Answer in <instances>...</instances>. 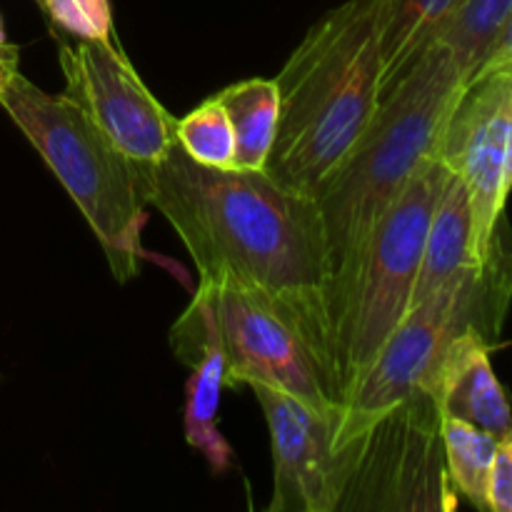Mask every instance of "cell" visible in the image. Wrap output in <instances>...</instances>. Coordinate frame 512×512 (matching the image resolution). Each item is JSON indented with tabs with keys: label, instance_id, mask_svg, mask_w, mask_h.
Here are the masks:
<instances>
[{
	"label": "cell",
	"instance_id": "obj_1",
	"mask_svg": "<svg viewBox=\"0 0 512 512\" xmlns=\"http://www.w3.org/2000/svg\"><path fill=\"white\" fill-rule=\"evenodd\" d=\"M145 178L148 203L185 245L198 280H230L273 305L328 375L333 268L318 200L268 173L195 163L178 143Z\"/></svg>",
	"mask_w": 512,
	"mask_h": 512
},
{
	"label": "cell",
	"instance_id": "obj_2",
	"mask_svg": "<svg viewBox=\"0 0 512 512\" xmlns=\"http://www.w3.org/2000/svg\"><path fill=\"white\" fill-rule=\"evenodd\" d=\"M385 8L345 0L328 10L275 75L280 123L265 173L283 188L315 198L373 120Z\"/></svg>",
	"mask_w": 512,
	"mask_h": 512
},
{
	"label": "cell",
	"instance_id": "obj_3",
	"mask_svg": "<svg viewBox=\"0 0 512 512\" xmlns=\"http://www.w3.org/2000/svg\"><path fill=\"white\" fill-rule=\"evenodd\" d=\"M468 78L443 43H433L375 108L365 133L315 195L330 250V285L348 270L365 235L420 165L438 158L440 138Z\"/></svg>",
	"mask_w": 512,
	"mask_h": 512
},
{
	"label": "cell",
	"instance_id": "obj_4",
	"mask_svg": "<svg viewBox=\"0 0 512 512\" xmlns=\"http://www.w3.org/2000/svg\"><path fill=\"white\" fill-rule=\"evenodd\" d=\"M450 170L430 158L383 210L328 293V380L338 410L413 308L425 235Z\"/></svg>",
	"mask_w": 512,
	"mask_h": 512
},
{
	"label": "cell",
	"instance_id": "obj_5",
	"mask_svg": "<svg viewBox=\"0 0 512 512\" xmlns=\"http://www.w3.org/2000/svg\"><path fill=\"white\" fill-rule=\"evenodd\" d=\"M0 108L78 205L115 280L135 278L150 208L148 165L130 160L73 98L45 93L20 70L0 88Z\"/></svg>",
	"mask_w": 512,
	"mask_h": 512
},
{
	"label": "cell",
	"instance_id": "obj_6",
	"mask_svg": "<svg viewBox=\"0 0 512 512\" xmlns=\"http://www.w3.org/2000/svg\"><path fill=\"white\" fill-rule=\"evenodd\" d=\"M512 300V233L500 220L490 255L480 268L440 288L408 310L378 358L345 398L333 423L335 455L418 393H428L440 358L455 335L478 328L500 338Z\"/></svg>",
	"mask_w": 512,
	"mask_h": 512
},
{
	"label": "cell",
	"instance_id": "obj_7",
	"mask_svg": "<svg viewBox=\"0 0 512 512\" xmlns=\"http://www.w3.org/2000/svg\"><path fill=\"white\" fill-rule=\"evenodd\" d=\"M203 340L223 350L225 388L265 383L320 413L338 415L318 355L273 305L250 290L230 280H198L188 308L170 328V345L178 358Z\"/></svg>",
	"mask_w": 512,
	"mask_h": 512
},
{
	"label": "cell",
	"instance_id": "obj_8",
	"mask_svg": "<svg viewBox=\"0 0 512 512\" xmlns=\"http://www.w3.org/2000/svg\"><path fill=\"white\" fill-rule=\"evenodd\" d=\"M338 510H453L440 413L428 393L395 408L338 453Z\"/></svg>",
	"mask_w": 512,
	"mask_h": 512
},
{
	"label": "cell",
	"instance_id": "obj_9",
	"mask_svg": "<svg viewBox=\"0 0 512 512\" xmlns=\"http://www.w3.org/2000/svg\"><path fill=\"white\" fill-rule=\"evenodd\" d=\"M438 158L468 190L473 253L483 265L512 190V73L470 80L445 125Z\"/></svg>",
	"mask_w": 512,
	"mask_h": 512
},
{
	"label": "cell",
	"instance_id": "obj_10",
	"mask_svg": "<svg viewBox=\"0 0 512 512\" xmlns=\"http://www.w3.org/2000/svg\"><path fill=\"white\" fill-rule=\"evenodd\" d=\"M65 95L138 165H155L175 145V118L148 90L115 40L60 43Z\"/></svg>",
	"mask_w": 512,
	"mask_h": 512
},
{
	"label": "cell",
	"instance_id": "obj_11",
	"mask_svg": "<svg viewBox=\"0 0 512 512\" xmlns=\"http://www.w3.org/2000/svg\"><path fill=\"white\" fill-rule=\"evenodd\" d=\"M270 430L273 500L270 512H338L343 495L333 450L335 415L320 413L265 383H250Z\"/></svg>",
	"mask_w": 512,
	"mask_h": 512
},
{
	"label": "cell",
	"instance_id": "obj_12",
	"mask_svg": "<svg viewBox=\"0 0 512 512\" xmlns=\"http://www.w3.org/2000/svg\"><path fill=\"white\" fill-rule=\"evenodd\" d=\"M490 348L493 343L478 328L455 335L440 358L428 395L440 418H460L500 438L512 428V408L490 363Z\"/></svg>",
	"mask_w": 512,
	"mask_h": 512
},
{
	"label": "cell",
	"instance_id": "obj_13",
	"mask_svg": "<svg viewBox=\"0 0 512 512\" xmlns=\"http://www.w3.org/2000/svg\"><path fill=\"white\" fill-rule=\"evenodd\" d=\"M473 268H480L473 253V210L465 185L450 173L425 235L413 305L435 295Z\"/></svg>",
	"mask_w": 512,
	"mask_h": 512
},
{
	"label": "cell",
	"instance_id": "obj_14",
	"mask_svg": "<svg viewBox=\"0 0 512 512\" xmlns=\"http://www.w3.org/2000/svg\"><path fill=\"white\" fill-rule=\"evenodd\" d=\"M178 360L193 370L185 385V440L208 460L213 473H225L233 465V448L218 425L220 395L225 388L223 350L203 340L183 350Z\"/></svg>",
	"mask_w": 512,
	"mask_h": 512
},
{
	"label": "cell",
	"instance_id": "obj_15",
	"mask_svg": "<svg viewBox=\"0 0 512 512\" xmlns=\"http://www.w3.org/2000/svg\"><path fill=\"white\" fill-rule=\"evenodd\" d=\"M235 135V170L265 173L280 123L275 78H248L215 93Z\"/></svg>",
	"mask_w": 512,
	"mask_h": 512
},
{
	"label": "cell",
	"instance_id": "obj_16",
	"mask_svg": "<svg viewBox=\"0 0 512 512\" xmlns=\"http://www.w3.org/2000/svg\"><path fill=\"white\" fill-rule=\"evenodd\" d=\"M460 3L463 0H388L380 33V95L395 80L403 78L430 45L438 43L440 33Z\"/></svg>",
	"mask_w": 512,
	"mask_h": 512
},
{
	"label": "cell",
	"instance_id": "obj_17",
	"mask_svg": "<svg viewBox=\"0 0 512 512\" xmlns=\"http://www.w3.org/2000/svg\"><path fill=\"white\" fill-rule=\"evenodd\" d=\"M440 440L450 485L473 508L488 510L490 468L498 438L460 418H440Z\"/></svg>",
	"mask_w": 512,
	"mask_h": 512
},
{
	"label": "cell",
	"instance_id": "obj_18",
	"mask_svg": "<svg viewBox=\"0 0 512 512\" xmlns=\"http://www.w3.org/2000/svg\"><path fill=\"white\" fill-rule=\"evenodd\" d=\"M512 15V0H463L440 33L438 43L453 53L465 78L475 75Z\"/></svg>",
	"mask_w": 512,
	"mask_h": 512
},
{
	"label": "cell",
	"instance_id": "obj_19",
	"mask_svg": "<svg viewBox=\"0 0 512 512\" xmlns=\"http://www.w3.org/2000/svg\"><path fill=\"white\" fill-rule=\"evenodd\" d=\"M175 143L195 163L235 170V135L228 113L215 95L183 118H175Z\"/></svg>",
	"mask_w": 512,
	"mask_h": 512
},
{
	"label": "cell",
	"instance_id": "obj_20",
	"mask_svg": "<svg viewBox=\"0 0 512 512\" xmlns=\"http://www.w3.org/2000/svg\"><path fill=\"white\" fill-rule=\"evenodd\" d=\"M50 23L75 40H113L110 0H40Z\"/></svg>",
	"mask_w": 512,
	"mask_h": 512
},
{
	"label": "cell",
	"instance_id": "obj_21",
	"mask_svg": "<svg viewBox=\"0 0 512 512\" xmlns=\"http://www.w3.org/2000/svg\"><path fill=\"white\" fill-rule=\"evenodd\" d=\"M488 510L512 512V428L495 445L488 483Z\"/></svg>",
	"mask_w": 512,
	"mask_h": 512
},
{
	"label": "cell",
	"instance_id": "obj_22",
	"mask_svg": "<svg viewBox=\"0 0 512 512\" xmlns=\"http://www.w3.org/2000/svg\"><path fill=\"white\" fill-rule=\"evenodd\" d=\"M493 73H512V15L508 23H505L503 33H500L498 43L493 45L488 58L483 60V65L475 70V75L470 80L483 78V75H493Z\"/></svg>",
	"mask_w": 512,
	"mask_h": 512
},
{
	"label": "cell",
	"instance_id": "obj_23",
	"mask_svg": "<svg viewBox=\"0 0 512 512\" xmlns=\"http://www.w3.org/2000/svg\"><path fill=\"white\" fill-rule=\"evenodd\" d=\"M18 48L10 43H5L3 48H0V88H3L5 83H8L10 78H13L15 73H18Z\"/></svg>",
	"mask_w": 512,
	"mask_h": 512
},
{
	"label": "cell",
	"instance_id": "obj_24",
	"mask_svg": "<svg viewBox=\"0 0 512 512\" xmlns=\"http://www.w3.org/2000/svg\"><path fill=\"white\" fill-rule=\"evenodd\" d=\"M8 43V40H5V28H3V18H0V48H3V45Z\"/></svg>",
	"mask_w": 512,
	"mask_h": 512
}]
</instances>
